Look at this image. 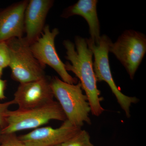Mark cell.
<instances>
[{"label":"cell","instance_id":"1","mask_svg":"<svg viewBox=\"0 0 146 146\" xmlns=\"http://www.w3.org/2000/svg\"><path fill=\"white\" fill-rule=\"evenodd\" d=\"M63 46L66 50L65 69L75 74L79 79L82 90L85 92L91 108V113L99 117L105 109L101 104L103 98L98 89L97 81L93 68V54L88 47L86 38L77 36L75 44L69 40H64Z\"/></svg>","mask_w":146,"mask_h":146},{"label":"cell","instance_id":"2","mask_svg":"<svg viewBox=\"0 0 146 146\" xmlns=\"http://www.w3.org/2000/svg\"><path fill=\"white\" fill-rule=\"evenodd\" d=\"M50 84L54 96L57 99L67 120L80 127L85 123L91 124L89 117L91 108L79 82L70 84L55 76L50 80Z\"/></svg>","mask_w":146,"mask_h":146},{"label":"cell","instance_id":"3","mask_svg":"<svg viewBox=\"0 0 146 146\" xmlns=\"http://www.w3.org/2000/svg\"><path fill=\"white\" fill-rule=\"evenodd\" d=\"M52 120L62 121L67 120L60 105L54 100L34 108L9 110L5 125L1 129V133H16L20 131L35 129Z\"/></svg>","mask_w":146,"mask_h":146},{"label":"cell","instance_id":"4","mask_svg":"<svg viewBox=\"0 0 146 146\" xmlns=\"http://www.w3.org/2000/svg\"><path fill=\"white\" fill-rule=\"evenodd\" d=\"M86 41L94 55L93 68L97 82L104 81L108 84L126 116L130 117V107L132 104L138 103L139 100L136 97L128 96L123 94L114 81L108 57L110 46L112 42L111 39L104 35L101 36L98 44H95L90 38H86Z\"/></svg>","mask_w":146,"mask_h":146},{"label":"cell","instance_id":"5","mask_svg":"<svg viewBox=\"0 0 146 146\" xmlns=\"http://www.w3.org/2000/svg\"><path fill=\"white\" fill-rule=\"evenodd\" d=\"M9 49V66L14 80L20 83L38 80L45 77L44 68L35 58L25 38H14L6 41Z\"/></svg>","mask_w":146,"mask_h":146},{"label":"cell","instance_id":"6","mask_svg":"<svg viewBox=\"0 0 146 146\" xmlns=\"http://www.w3.org/2000/svg\"><path fill=\"white\" fill-rule=\"evenodd\" d=\"M109 52L115 55L133 80L145 54L146 36L139 32L125 31L115 43H111Z\"/></svg>","mask_w":146,"mask_h":146},{"label":"cell","instance_id":"7","mask_svg":"<svg viewBox=\"0 0 146 146\" xmlns=\"http://www.w3.org/2000/svg\"><path fill=\"white\" fill-rule=\"evenodd\" d=\"M57 28L50 30L47 25L44 27L41 36L30 45V48L35 58L43 66L48 65L54 70L61 80L66 83L76 84L78 79L73 77L65 69V64L58 54L55 47L54 40L59 34Z\"/></svg>","mask_w":146,"mask_h":146},{"label":"cell","instance_id":"8","mask_svg":"<svg viewBox=\"0 0 146 146\" xmlns=\"http://www.w3.org/2000/svg\"><path fill=\"white\" fill-rule=\"evenodd\" d=\"M81 127L66 120L59 127H38L18 136L26 146H55L61 145L76 135Z\"/></svg>","mask_w":146,"mask_h":146},{"label":"cell","instance_id":"9","mask_svg":"<svg viewBox=\"0 0 146 146\" xmlns=\"http://www.w3.org/2000/svg\"><path fill=\"white\" fill-rule=\"evenodd\" d=\"M50 80L46 76L42 79L20 83L14 94L13 104L18 109L34 108L48 104L54 101Z\"/></svg>","mask_w":146,"mask_h":146},{"label":"cell","instance_id":"10","mask_svg":"<svg viewBox=\"0 0 146 146\" xmlns=\"http://www.w3.org/2000/svg\"><path fill=\"white\" fill-rule=\"evenodd\" d=\"M53 1L31 0L28 2L25 13V39L29 45L40 37L44 28L45 20Z\"/></svg>","mask_w":146,"mask_h":146},{"label":"cell","instance_id":"11","mask_svg":"<svg viewBox=\"0 0 146 146\" xmlns=\"http://www.w3.org/2000/svg\"><path fill=\"white\" fill-rule=\"evenodd\" d=\"M28 3V1L21 2L0 13V41L23 37Z\"/></svg>","mask_w":146,"mask_h":146},{"label":"cell","instance_id":"12","mask_svg":"<svg viewBox=\"0 0 146 146\" xmlns=\"http://www.w3.org/2000/svg\"><path fill=\"white\" fill-rule=\"evenodd\" d=\"M97 0H79L75 4L69 7L63 12L62 16L68 18L78 15L85 19L89 27L90 39L97 44L99 42L100 25L97 11Z\"/></svg>","mask_w":146,"mask_h":146},{"label":"cell","instance_id":"13","mask_svg":"<svg viewBox=\"0 0 146 146\" xmlns=\"http://www.w3.org/2000/svg\"><path fill=\"white\" fill-rule=\"evenodd\" d=\"M61 146H94L86 131L82 130L72 138L61 144Z\"/></svg>","mask_w":146,"mask_h":146},{"label":"cell","instance_id":"14","mask_svg":"<svg viewBox=\"0 0 146 146\" xmlns=\"http://www.w3.org/2000/svg\"><path fill=\"white\" fill-rule=\"evenodd\" d=\"M0 146H26L16 133H5L0 135Z\"/></svg>","mask_w":146,"mask_h":146},{"label":"cell","instance_id":"15","mask_svg":"<svg viewBox=\"0 0 146 146\" xmlns=\"http://www.w3.org/2000/svg\"><path fill=\"white\" fill-rule=\"evenodd\" d=\"M10 55L6 41H0V67L6 68L9 65Z\"/></svg>","mask_w":146,"mask_h":146},{"label":"cell","instance_id":"16","mask_svg":"<svg viewBox=\"0 0 146 146\" xmlns=\"http://www.w3.org/2000/svg\"><path fill=\"white\" fill-rule=\"evenodd\" d=\"M13 104V101H9L6 102L0 103V129H2L5 125L6 118L9 108L11 105Z\"/></svg>","mask_w":146,"mask_h":146},{"label":"cell","instance_id":"17","mask_svg":"<svg viewBox=\"0 0 146 146\" xmlns=\"http://www.w3.org/2000/svg\"><path fill=\"white\" fill-rule=\"evenodd\" d=\"M6 86V81L0 78V100L5 99V90Z\"/></svg>","mask_w":146,"mask_h":146},{"label":"cell","instance_id":"18","mask_svg":"<svg viewBox=\"0 0 146 146\" xmlns=\"http://www.w3.org/2000/svg\"><path fill=\"white\" fill-rule=\"evenodd\" d=\"M3 68L0 67V78L2 74Z\"/></svg>","mask_w":146,"mask_h":146},{"label":"cell","instance_id":"19","mask_svg":"<svg viewBox=\"0 0 146 146\" xmlns=\"http://www.w3.org/2000/svg\"><path fill=\"white\" fill-rule=\"evenodd\" d=\"M61 146V145H56V146Z\"/></svg>","mask_w":146,"mask_h":146},{"label":"cell","instance_id":"20","mask_svg":"<svg viewBox=\"0 0 146 146\" xmlns=\"http://www.w3.org/2000/svg\"><path fill=\"white\" fill-rule=\"evenodd\" d=\"M0 135H1V129H0Z\"/></svg>","mask_w":146,"mask_h":146}]
</instances>
